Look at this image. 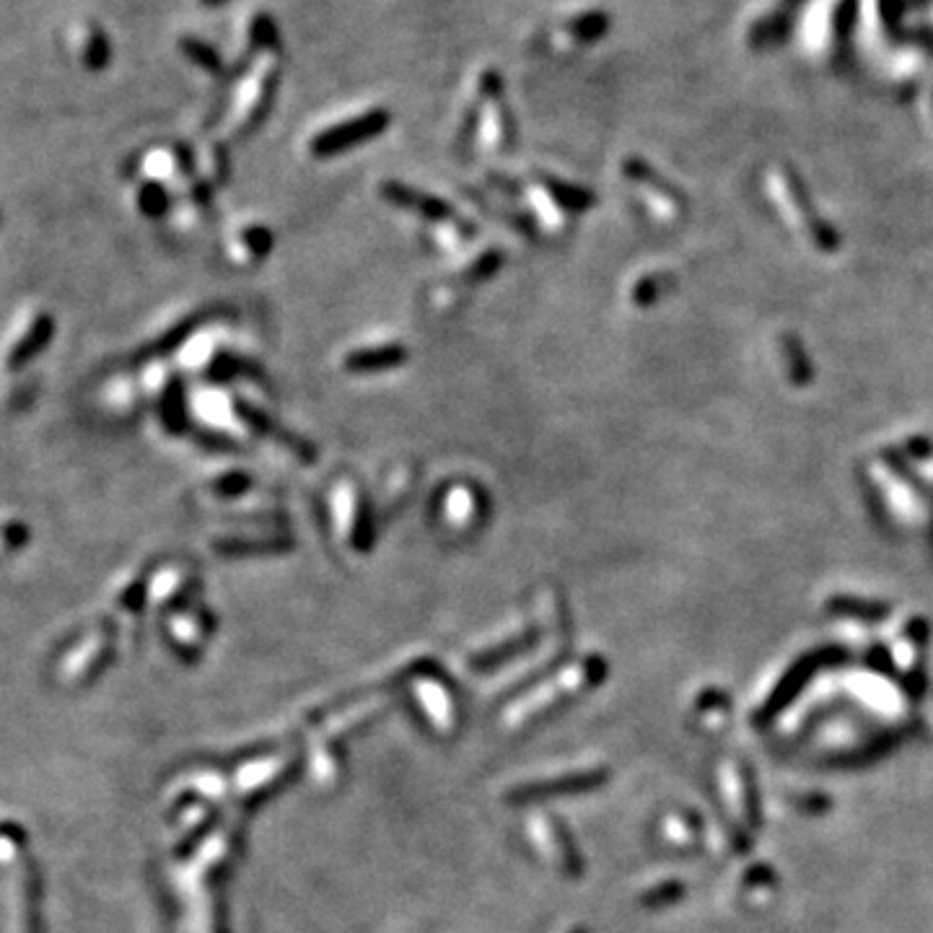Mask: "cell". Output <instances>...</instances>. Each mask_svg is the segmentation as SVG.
<instances>
[{
	"mask_svg": "<svg viewBox=\"0 0 933 933\" xmlns=\"http://www.w3.org/2000/svg\"><path fill=\"white\" fill-rule=\"evenodd\" d=\"M52 332H55V322H52L50 311H21L3 335V343H0V371L16 376V371L29 366L50 345Z\"/></svg>",
	"mask_w": 933,
	"mask_h": 933,
	"instance_id": "1",
	"label": "cell"
},
{
	"mask_svg": "<svg viewBox=\"0 0 933 933\" xmlns=\"http://www.w3.org/2000/svg\"><path fill=\"white\" fill-rule=\"evenodd\" d=\"M280 65H278V50L265 52V58L254 65L249 78L244 81L239 102H236V112L231 117V135L234 138H244L265 120L267 109L273 104L275 86H278Z\"/></svg>",
	"mask_w": 933,
	"mask_h": 933,
	"instance_id": "2",
	"label": "cell"
},
{
	"mask_svg": "<svg viewBox=\"0 0 933 933\" xmlns=\"http://www.w3.org/2000/svg\"><path fill=\"white\" fill-rule=\"evenodd\" d=\"M436 498V496H433ZM436 506V519L438 524L451 534H472L480 529L485 521V501L483 490L475 488L470 483H449L438 490V498L433 501Z\"/></svg>",
	"mask_w": 933,
	"mask_h": 933,
	"instance_id": "3",
	"label": "cell"
},
{
	"mask_svg": "<svg viewBox=\"0 0 933 933\" xmlns=\"http://www.w3.org/2000/svg\"><path fill=\"white\" fill-rule=\"evenodd\" d=\"M389 127V112L387 109H371L363 115L345 120L335 127H327L319 135H314L309 143V151L319 159H330V156H340V153L350 151V148L361 146L366 140L376 138Z\"/></svg>",
	"mask_w": 933,
	"mask_h": 933,
	"instance_id": "4",
	"label": "cell"
},
{
	"mask_svg": "<svg viewBox=\"0 0 933 933\" xmlns=\"http://www.w3.org/2000/svg\"><path fill=\"white\" fill-rule=\"evenodd\" d=\"M335 498V516H337V532H343L345 540L350 545H356L358 550H366L371 545V540L376 537L374 529V514H371L363 498L358 496L356 485H350L348 480L340 483L332 493Z\"/></svg>",
	"mask_w": 933,
	"mask_h": 933,
	"instance_id": "5",
	"label": "cell"
},
{
	"mask_svg": "<svg viewBox=\"0 0 933 933\" xmlns=\"http://www.w3.org/2000/svg\"><path fill=\"white\" fill-rule=\"evenodd\" d=\"M381 195L387 197L392 205H397V208L423 218L431 229L433 226L451 223L459 218L457 213H454V210L444 203V200H438V197L426 195V192H420V190H413V187L400 185V182H384V185H381Z\"/></svg>",
	"mask_w": 933,
	"mask_h": 933,
	"instance_id": "6",
	"label": "cell"
},
{
	"mask_svg": "<svg viewBox=\"0 0 933 933\" xmlns=\"http://www.w3.org/2000/svg\"><path fill=\"white\" fill-rule=\"evenodd\" d=\"M407 361V350L397 343H387V345H376V348H363L356 350V353H350L345 358V369L350 374H381V371L389 369H400L402 363Z\"/></svg>",
	"mask_w": 933,
	"mask_h": 933,
	"instance_id": "7",
	"label": "cell"
},
{
	"mask_svg": "<svg viewBox=\"0 0 933 933\" xmlns=\"http://www.w3.org/2000/svg\"><path fill=\"white\" fill-rule=\"evenodd\" d=\"M226 249L236 265H252L273 249V234L262 226H247Z\"/></svg>",
	"mask_w": 933,
	"mask_h": 933,
	"instance_id": "8",
	"label": "cell"
},
{
	"mask_svg": "<svg viewBox=\"0 0 933 933\" xmlns=\"http://www.w3.org/2000/svg\"><path fill=\"white\" fill-rule=\"evenodd\" d=\"M540 185L545 187L547 195L553 197L563 213L565 210H571V213H584V210H589L591 205H594V195H591L589 190H584V187L568 185V182H560V179H555V177H540Z\"/></svg>",
	"mask_w": 933,
	"mask_h": 933,
	"instance_id": "9",
	"label": "cell"
},
{
	"mask_svg": "<svg viewBox=\"0 0 933 933\" xmlns=\"http://www.w3.org/2000/svg\"><path fill=\"white\" fill-rule=\"evenodd\" d=\"M607 29H610V16L604 11L578 13V16L565 21V34H568L576 45H589L594 39L604 37Z\"/></svg>",
	"mask_w": 933,
	"mask_h": 933,
	"instance_id": "10",
	"label": "cell"
},
{
	"mask_svg": "<svg viewBox=\"0 0 933 933\" xmlns=\"http://www.w3.org/2000/svg\"><path fill=\"white\" fill-rule=\"evenodd\" d=\"M135 205L146 218H159L169 210V187L143 179L135 190Z\"/></svg>",
	"mask_w": 933,
	"mask_h": 933,
	"instance_id": "11",
	"label": "cell"
},
{
	"mask_svg": "<svg viewBox=\"0 0 933 933\" xmlns=\"http://www.w3.org/2000/svg\"><path fill=\"white\" fill-rule=\"evenodd\" d=\"M413 483H418V477H413V467H407L405 475H394L387 477V483H384V498H381V511L384 514H394V511H400L402 503L407 501V496L413 493Z\"/></svg>",
	"mask_w": 933,
	"mask_h": 933,
	"instance_id": "12",
	"label": "cell"
},
{
	"mask_svg": "<svg viewBox=\"0 0 933 933\" xmlns=\"http://www.w3.org/2000/svg\"><path fill=\"white\" fill-rule=\"evenodd\" d=\"M83 65L89 70H102L107 68L109 63V39L102 29H96L91 26L86 39H83V50H81Z\"/></svg>",
	"mask_w": 933,
	"mask_h": 933,
	"instance_id": "13",
	"label": "cell"
},
{
	"mask_svg": "<svg viewBox=\"0 0 933 933\" xmlns=\"http://www.w3.org/2000/svg\"><path fill=\"white\" fill-rule=\"evenodd\" d=\"M179 47H182V52H185L187 58H190L197 68L208 70L210 76H218V73L223 70V63H221V58H218V52L213 50V47L205 45V42H200V39L182 37L179 39Z\"/></svg>",
	"mask_w": 933,
	"mask_h": 933,
	"instance_id": "14",
	"label": "cell"
},
{
	"mask_svg": "<svg viewBox=\"0 0 933 933\" xmlns=\"http://www.w3.org/2000/svg\"><path fill=\"white\" fill-rule=\"evenodd\" d=\"M29 542V527L19 516H0V550H19Z\"/></svg>",
	"mask_w": 933,
	"mask_h": 933,
	"instance_id": "15",
	"label": "cell"
},
{
	"mask_svg": "<svg viewBox=\"0 0 933 933\" xmlns=\"http://www.w3.org/2000/svg\"><path fill=\"white\" fill-rule=\"evenodd\" d=\"M280 537H270V540L260 542V545H254L249 540H239V542H223V553H252V550H283L288 547V542H275Z\"/></svg>",
	"mask_w": 933,
	"mask_h": 933,
	"instance_id": "16",
	"label": "cell"
},
{
	"mask_svg": "<svg viewBox=\"0 0 933 933\" xmlns=\"http://www.w3.org/2000/svg\"><path fill=\"white\" fill-rule=\"evenodd\" d=\"M221 3H226V0H200V6H205V8H216V6H221Z\"/></svg>",
	"mask_w": 933,
	"mask_h": 933,
	"instance_id": "17",
	"label": "cell"
}]
</instances>
